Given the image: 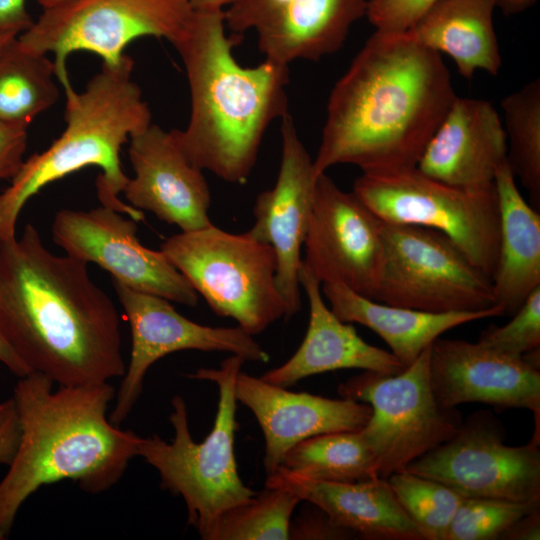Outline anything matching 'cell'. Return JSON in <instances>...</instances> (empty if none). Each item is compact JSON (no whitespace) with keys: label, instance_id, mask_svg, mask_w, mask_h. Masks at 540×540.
<instances>
[{"label":"cell","instance_id":"obj_27","mask_svg":"<svg viewBox=\"0 0 540 540\" xmlns=\"http://www.w3.org/2000/svg\"><path fill=\"white\" fill-rule=\"evenodd\" d=\"M17 37L0 54V123L28 129L56 103L59 89L54 61L25 49Z\"/></svg>","mask_w":540,"mask_h":540},{"label":"cell","instance_id":"obj_7","mask_svg":"<svg viewBox=\"0 0 540 540\" xmlns=\"http://www.w3.org/2000/svg\"><path fill=\"white\" fill-rule=\"evenodd\" d=\"M160 251L215 314L250 335L286 318L275 251L248 231L233 234L211 224L168 237Z\"/></svg>","mask_w":540,"mask_h":540},{"label":"cell","instance_id":"obj_1","mask_svg":"<svg viewBox=\"0 0 540 540\" xmlns=\"http://www.w3.org/2000/svg\"><path fill=\"white\" fill-rule=\"evenodd\" d=\"M0 333L28 366L58 385L122 377L120 319L87 263L58 256L30 223L0 241Z\"/></svg>","mask_w":540,"mask_h":540},{"label":"cell","instance_id":"obj_21","mask_svg":"<svg viewBox=\"0 0 540 540\" xmlns=\"http://www.w3.org/2000/svg\"><path fill=\"white\" fill-rule=\"evenodd\" d=\"M506 160V134L496 108L484 99L457 96L416 167L449 185L485 188Z\"/></svg>","mask_w":540,"mask_h":540},{"label":"cell","instance_id":"obj_2","mask_svg":"<svg viewBox=\"0 0 540 540\" xmlns=\"http://www.w3.org/2000/svg\"><path fill=\"white\" fill-rule=\"evenodd\" d=\"M457 94L440 53L404 33L376 31L335 83L314 175L416 167Z\"/></svg>","mask_w":540,"mask_h":540},{"label":"cell","instance_id":"obj_15","mask_svg":"<svg viewBox=\"0 0 540 540\" xmlns=\"http://www.w3.org/2000/svg\"><path fill=\"white\" fill-rule=\"evenodd\" d=\"M302 264L321 282H338L373 299L381 279L382 221L325 173L316 177Z\"/></svg>","mask_w":540,"mask_h":540},{"label":"cell","instance_id":"obj_17","mask_svg":"<svg viewBox=\"0 0 540 540\" xmlns=\"http://www.w3.org/2000/svg\"><path fill=\"white\" fill-rule=\"evenodd\" d=\"M429 381L440 406L484 403L496 409L523 408L535 419L531 441L540 440V371L524 357H511L478 341L437 338L429 354Z\"/></svg>","mask_w":540,"mask_h":540},{"label":"cell","instance_id":"obj_30","mask_svg":"<svg viewBox=\"0 0 540 540\" xmlns=\"http://www.w3.org/2000/svg\"><path fill=\"white\" fill-rule=\"evenodd\" d=\"M301 500L288 490L267 487L223 511L201 536L204 540H288L292 515Z\"/></svg>","mask_w":540,"mask_h":540},{"label":"cell","instance_id":"obj_14","mask_svg":"<svg viewBox=\"0 0 540 540\" xmlns=\"http://www.w3.org/2000/svg\"><path fill=\"white\" fill-rule=\"evenodd\" d=\"M137 223L105 206L62 209L52 223L53 241L66 255L95 263L127 287L194 307L198 294L159 250L143 246Z\"/></svg>","mask_w":540,"mask_h":540},{"label":"cell","instance_id":"obj_18","mask_svg":"<svg viewBox=\"0 0 540 540\" xmlns=\"http://www.w3.org/2000/svg\"><path fill=\"white\" fill-rule=\"evenodd\" d=\"M367 0H234L225 25L237 35L255 29L266 59L289 65L337 52Z\"/></svg>","mask_w":540,"mask_h":540},{"label":"cell","instance_id":"obj_43","mask_svg":"<svg viewBox=\"0 0 540 540\" xmlns=\"http://www.w3.org/2000/svg\"><path fill=\"white\" fill-rule=\"evenodd\" d=\"M14 34H0V54L6 48V46L15 38Z\"/></svg>","mask_w":540,"mask_h":540},{"label":"cell","instance_id":"obj_19","mask_svg":"<svg viewBox=\"0 0 540 540\" xmlns=\"http://www.w3.org/2000/svg\"><path fill=\"white\" fill-rule=\"evenodd\" d=\"M134 171L123 193L131 206L152 212L161 221L193 231L213 224L208 211L211 194L203 170L183 152L175 129L156 124L129 139Z\"/></svg>","mask_w":540,"mask_h":540},{"label":"cell","instance_id":"obj_6","mask_svg":"<svg viewBox=\"0 0 540 540\" xmlns=\"http://www.w3.org/2000/svg\"><path fill=\"white\" fill-rule=\"evenodd\" d=\"M244 362L242 357L231 355L218 369L200 368L188 375L211 381L219 390L214 425L201 442L192 438L187 406L180 395L171 400L172 441L154 434L140 437L138 442L137 456L158 471L163 489L182 497L187 522L200 537L223 511L256 494L240 478L234 453L235 380Z\"/></svg>","mask_w":540,"mask_h":540},{"label":"cell","instance_id":"obj_40","mask_svg":"<svg viewBox=\"0 0 540 540\" xmlns=\"http://www.w3.org/2000/svg\"><path fill=\"white\" fill-rule=\"evenodd\" d=\"M0 363H2L16 377H22L31 373L28 366L14 352L0 333Z\"/></svg>","mask_w":540,"mask_h":540},{"label":"cell","instance_id":"obj_20","mask_svg":"<svg viewBox=\"0 0 540 540\" xmlns=\"http://www.w3.org/2000/svg\"><path fill=\"white\" fill-rule=\"evenodd\" d=\"M235 397L252 411L263 432L267 475L280 467L285 454L299 442L326 433L360 430L372 412L367 403L289 391L241 370L235 380Z\"/></svg>","mask_w":540,"mask_h":540},{"label":"cell","instance_id":"obj_26","mask_svg":"<svg viewBox=\"0 0 540 540\" xmlns=\"http://www.w3.org/2000/svg\"><path fill=\"white\" fill-rule=\"evenodd\" d=\"M496 8L497 0H438L403 33L450 56L463 78L471 79L477 70L496 76L502 64Z\"/></svg>","mask_w":540,"mask_h":540},{"label":"cell","instance_id":"obj_3","mask_svg":"<svg viewBox=\"0 0 540 540\" xmlns=\"http://www.w3.org/2000/svg\"><path fill=\"white\" fill-rule=\"evenodd\" d=\"M31 372L13 389L21 424L20 442L0 481V540L42 486L71 480L85 492L112 488L137 456L140 436L111 423L115 388L109 383L59 385Z\"/></svg>","mask_w":540,"mask_h":540},{"label":"cell","instance_id":"obj_28","mask_svg":"<svg viewBox=\"0 0 540 540\" xmlns=\"http://www.w3.org/2000/svg\"><path fill=\"white\" fill-rule=\"evenodd\" d=\"M360 430L305 439L285 454L280 467L326 482H357L379 477L375 455Z\"/></svg>","mask_w":540,"mask_h":540},{"label":"cell","instance_id":"obj_9","mask_svg":"<svg viewBox=\"0 0 540 540\" xmlns=\"http://www.w3.org/2000/svg\"><path fill=\"white\" fill-rule=\"evenodd\" d=\"M193 14L189 0H67L43 9L17 38L31 52L54 54L63 86L70 82L66 60L71 53L87 51L101 57L102 64L116 65L137 38H164L174 45Z\"/></svg>","mask_w":540,"mask_h":540},{"label":"cell","instance_id":"obj_32","mask_svg":"<svg viewBox=\"0 0 540 540\" xmlns=\"http://www.w3.org/2000/svg\"><path fill=\"white\" fill-rule=\"evenodd\" d=\"M540 508V503L463 497L446 540H496L516 520Z\"/></svg>","mask_w":540,"mask_h":540},{"label":"cell","instance_id":"obj_12","mask_svg":"<svg viewBox=\"0 0 540 540\" xmlns=\"http://www.w3.org/2000/svg\"><path fill=\"white\" fill-rule=\"evenodd\" d=\"M503 438L496 418L478 411L402 471L436 480L463 497L540 503L539 443L509 446Z\"/></svg>","mask_w":540,"mask_h":540},{"label":"cell","instance_id":"obj_4","mask_svg":"<svg viewBox=\"0 0 540 540\" xmlns=\"http://www.w3.org/2000/svg\"><path fill=\"white\" fill-rule=\"evenodd\" d=\"M224 10L195 11L173 46L185 67L190 116L175 129L187 158L228 183L250 176L270 124L287 113L288 65L266 59L241 66L233 55L237 37L225 31Z\"/></svg>","mask_w":540,"mask_h":540},{"label":"cell","instance_id":"obj_41","mask_svg":"<svg viewBox=\"0 0 540 540\" xmlns=\"http://www.w3.org/2000/svg\"><path fill=\"white\" fill-rule=\"evenodd\" d=\"M538 0H497V8L506 16L516 15L536 4Z\"/></svg>","mask_w":540,"mask_h":540},{"label":"cell","instance_id":"obj_33","mask_svg":"<svg viewBox=\"0 0 540 540\" xmlns=\"http://www.w3.org/2000/svg\"><path fill=\"white\" fill-rule=\"evenodd\" d=\"M512 315L505 325H491L484 330L478 342L498 353L519 358L540 347V287Z\"/></svg>","mask_w":540,"mask_h":540},{"label":"cell","instance_id":"obj_13","mask_svg":"<svg viewBox=\"0 0 540 540\" xmlns=\"http://www.w3.org/2000/svg\"><path fill=\"white\" fill-rule=\"evenodd\" d=\"M131 331L130 359L109 413L120 426L132 412L150 367L164 356L184 351L228 352L245 361H269L268 353L241 327H211L198 324L176 311L171 301L138 291L113 280Z\"/></svg>","mask_w":540,"mask_h":540},{"label":"cell","instance_id":"obj_34","mask_svg":"<svg viewBox=\"0 0 540 540\" xmlns=\"http://www.w3.org/2000/svg\"><path fill=\"white\" fill-rule=\"evenodd\" d=\"M438 0H367L368 21L376 31H407Z\"/></svg>","mask_w":540,"mask_h":540},{"label":"cell","instance_id":"obj_24","mask_svg":"<svg viewBox=\"0 0 540 540\" xmlns=\"http://www.w3.org/2000/svg\"><path fill=\"white\" fill-rule=\"evenodd\" d=\"M330 309L342 321L375 332L406 367L446 331L459 325L502 316L499 306L481 311L434 313L375 301L338 282L321 283Z\"/></svg>","mask_w":540,"mask_h":540},{"label":"cell","instance_id":"obj_10","mask_svg":"<svg viewBox=\"0 0 540 540\" xmlns=\"http://www.w3.org/2000/svg\"><path fill=\"white\" fill-rule=\"evenodd\" d=\"M397 374L365 371L338 386L343 398L370 405L368 422L360 430L373 451L379 477L387 479L456 434L460 413L436 401L429 381V354Z\"/></svg>","mask_w":540,"mask_h":540},{"label":"cell","instance_id":"obj_44","mask_svg":"<svg viewBox=\"0 0 540 540\" xmlns=\"http://www.w3.org/2000/svg\"><path fill=\"white\" fill-rule=\"evenodd\" d=\"M40 6L43 7V9L45 8H50L52 6H55L57 4H60L64 1H67V0H35Z\"/></svg>","mask_w":540,"mask_h":540},{"label":"cell","instance_id":"obj_5","mask_svg":"<svg viewBox=\"0 0 540 540\" xmlns=\"http://www.w3.org/2000/svg\"><path fill=\"white\" fill-rule=\"evenodd\" d=\"M133 67L126 54L116 65L102 64L83 91L76 92L71 83L63 86L66 127L47 149L23 161L0 194V241L16 237L18 217L32 196L88 166L101 169L96 189L103 206L136 222L144 220L142 210L119 199L129 179L121 166V147L152 124L150 108L132 78Z\"/></svg>","mask_w":540,"mask_h":540},{"label":"cell","instance_id":"obj_29","mask_svg":"<svg viewBox=\"0 0 540 540\" xmlns=\"http://www.w3.org/2000/svg\"><path fill=\"white\" fill-rule=\"evenodd\" d=\"M507 140V161L540 206V79H534L501 101Z\"/></svg>","mask_w":540,"mask_h":540},{"label":"cell","instance_id":"obj_22","mask_svg":"<svg viewBox=\"0 0 540 540\" xmlns=\"http://www.w3.org/2000/svg\"><path fill=\"white\" fill-rule=\"evenodd\" d=\"M299 281L309 303L305 337L285 363L265 372L261 379L288 388L309 376L340 369L397 374L405 368L390 351L367 343L350 323L332 312L323 300L321 282L303 264Z\"/></svg>","mask_w":540,"mask_h":540},{"label":"cell","instance_id":"obj_23","mask_svg":"<svg viewBox=\"0 0 540 540\" xmlns=\"http://www.w3.org/2000/svg\"><path fill=\"white\" fill-rule=\"evenodd\" d=\"M265 486L290 491L325 511L338 526L366 540H424L399 503L387 479L326 482L305 478L279 467Z\"/></svg>","mask_w":540,"mask_h":540},{"label":"cell","instance_id":"obj_25","mask_svg":"<svg viewBox=\"0 0 540 540\" xmlns=\"http://www.w3.org/2000/svg\"><path fill=\"white\" fill-rule=\"evenodd\" d=\"M494 186L499 248L492 289L496 306L503 315H512L540 287V214L523 198L507 160L498 168Z\"/></svg>","mask_w":540,"mask_h":540},{"label":"cell","instance_id":"obj_11","mask_svg":"<svg viewBox=\"0 0 540 540\" xmlns=\"http://www.w3.org/2000/svg\"><path fill=\"white\" fill-rule=\"evenodd\" d=\"M382 236L383 268L373 300L434 313L496 306L491 278L443 233L382 221Z\"/></svg>","mask_w":540,"mask_h":540},{"label":"cell","instance_id":"obj_42","mask_svg":"<svg viewBox=\"0 0 540 540\" xmlns=\"http://www.w3.org/2000/svg\"><path fill=\"white\" fill-rule=\"evenodd\" d=\"M192 8L195 11L203 10H223L228 7L234 0H189Z\"/></svg>","mask_w":540,"mask_h":540},{"label":"cell","instance_id":"obj_39","mask_svg":"<svg viewBox=\"0 0 540 540\" xmlns=\"http://www.w3.org/2000/svg\"><path fill=\"white\" fill-rule=\"evenodd\" d=\"M502 540H539L540 508L524 515L511 524L499 537Z\"/></svg>","mask_w":540,"mask_h":540},{"label":"cell","instance_id":"obj_31","mask_svg":"<svg viewBox=\"0 0 540 540\" xmlns=\"http://www.w3.org/2000/svg\"><path fill=\"white\" fill-rule=\"evenodd\" d=\"M387 480L424 540H446L463 496L436 480L408 471L395 472Z\"/></svg>","mask_w":540,"mask_h":540},{"label":"cell","instance_id":"obj_38","mask_svg":"<svg viewBox=\"0 0 540 540\" xmlns=\"http://www.w3.org/2000/svg\"><path fill=\"white\" fill-rule=\"evenodd\" d=\"M27 0H0V34L20 35L34 23Z\"/></svg>","mask_w":540,"mask_h":540},{"label":"cell","instance_id":"obj_35","mask_svg":"<svg viewBox=\"0 0 540 540\" xmlns=\"http://www.w3.org/2000/svg\"><path fill=\"white\" fill-rule=\"evenodd\" d=\"M313 505V504H312ZM303 511L295 521H291L289 539L295 540H347L356 536L347 529L335 524L328 514L313 505Z\"/></svg>","mask_w":540,"mask_h":540},{"label":"cell","instance_id":"obj_16","mask_svg":"<svg viewBox=\"0 0 540 540\" xmlns=\"http://www.w3.org/2000/svg\"><path fill=\"white\" fill-rule=\"evenodd\" d=\"M282 155L275 185L255 201V222L248 231L269 244L277 259L276 284L286 318L301 308V250L311 217L316 177L313 160L302 143L289 112L281 118Z\"/></svg>","mask_w":540,"mask_h":540},{"label":"cell","instance_id":"obj_36","mask_svg":"<svg viewBox=\"0 0 540 540\" xmlns=\"http://www.w3.org/2000/svg\"><path fill=\"white\" fill-rule=\"evenodd\" d=\"M27 141V129L0 123V180L12 179L18 172Z\"/></svg>","mask_w":540,"mask_h":540},{"label":"cell","instance_id":"obj_8","mask_svg":"<svg viewBox=\"0 0 540 540\" xmlns=\"http://www.w3.org/2000/svg\"><path fill=\"white\" fill-rule=\"evenodd\" d=\"M352 192L384 222L443 233L477 268L492 277L499 248L494 184L485 188L457 187L410 167L362 172Z\"/></svg>","mask_w":540,"mask_h":540},{"label":"cell","instance_id":"obj_37","mask_svg":"<svg viewBox=\"0 0 540 540\" xmlns=\"http://www.w3.org/2000/svg\"><path fill=\"white\" fill-rule=\"evenodd\" d=\"M21 424L16 403L11 396L0 402V466H9L17 452Z\"/></svg>","mask_w":540,"mask_h":540}]
</instances>
